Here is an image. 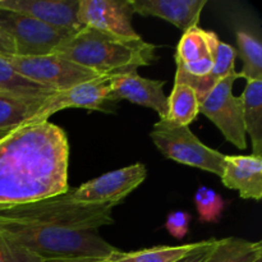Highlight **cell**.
Masks as SVG:
<instances>
[{"label":"cell","mask_w":262,"mask_h":262,"mask_svg":"<svg viewBox=\"0 0 262 262\" xmlns=\"http://www.w3.org/2000/svg\"><path fill=\"white\" fill-rule=\"evenodd\" d=\"M216 239H209L202 241V242H197L193 250L189 251L187 255L174 262H205L207 256L210 255L211 250L214 248Z\"/></svg>","instance_id":"83f0119b"},{"label":"cell","mask_w":262,"mask_h":262,"mask_svg":"<svg viewBox=\"0 0 262 262\" xmlns=\"http://www.w3.org/2000/svg\"><path fill=\"white\" fill-rule=\"evenodd\" d=\"M237 55L243 61L242 71L237 72L238 78L246 81H262V43L258 36L245 27L235 28Z\"/></svg>","instance_id":"ffe728a7"},{"label":"cell","mask_w":262,"mask_h":262,"mask_svg":"<svg viewBox=\"0 0 262 262\" xmlns=\"http://www.w3.org/2000/svg\"><path fill=\"white\" fill-rule=\"evenodd\" d=\"M110 94V77H100L92 81L76 84L64 91L54 92L51 96L43 100L36 114L28 120L27 124L46 122L55 113L71 107L109 112L107 106L113 104Z\"/></svg>","instance_id":"30bf717a"},{"label":"cell","mask_w":262,"mask_h":262,"mask_svg":"<svg viewBox=\"0 0 262 262\" xmlns=\"http://www.w3.org/2000/svg\"><path fill=\"white\" fill-rule=\"evenodd\" d=\"M132 9L145 17H158L187 31L199 26L207 0H129Z\"/></svg>","instance_id":"2e32d148"},{"label":"cell","mask_w":262,"mask_h":262,"mask_svg":"<svg viewBox=\"0 0 262 262\" xmlns=\"http://www.w3.org/2000/svg\"><path fill=\"white\" fill-rule=\"evenodd\" d=\"M0 230L10 241L41 260L61 257H109L119 251L96 230L54 229L7 219L0 215Z\"/></svg>","instance_id":"3957f363"},{"label":"cell","mask_w":262,"mask_h":262,"mask_svg":"<svg viewBox=\"0 0 262 262\" xmlns=\"http://www.w3.org/2000/svg\"><path fill=\"white\" fill-rule=\"evenodd\" d=\"M0 27L9 35L18 56L50 55L74 33L51 27L35 18L0 9Z\"/></svg>","instance_id":"ba28073f"},{"label":"cell","mask_w":262,"mask_h":262,"mask_svg":"<svg viewBox=\"0 0 262 262\" xmlns=\"http://www.w3.org/2000/svg\"><path fill=\"white\" fill-rule=\"evenodd\" d=\"M196 243L182 246H156L135 252L117 251L109 256V262H174L193 250Z\"/></svg>","instance_id":"cb8c5ba5"},{"label":"cell","mask_w":262,"mask_h":262,"mask_svg":"<svg viewBox=\"0 0 262 262\" xmlns=\"http://www.w3.org/2000/svg\"><path fill=\"white\" fill-rule=\"evenodd\" d=\"M222 182L245 200L262 197V158L256 155H225Z\"/></svg>","instance_id":"9a60e30c"},{"label":"cell","mask_w":262,"mask_h":262,"mask_svg":"<svg viewBox=\"0 0 262 262\" xmlns=\"http://www.w3.org/2000/svg\"><path fill=\"white\" fill-rule=\"evenodd\" d=\"M69 143L49 120L23 124L0 138V209L66 193Z\"/></svg>","instance_id":"6da1fadb"},{"label":"cell","mask_w":262,"mask_h":262,"mask_svg":"<svg viewBox=\"0 0 262 262\" xmlns=\"http://www.w3.org/2000/svg\"><path fill=\"white\" fill-rule=\"evenodd\" d=\"M262 257V243L238 237L216 239L205 262H253Z\"/></svg>","instance_id":"7402d4cb"},{"label":"cell","mask_w":262,"mask_h":262,"mask_svg":"<svg viewBox=\"0 0 262 262\" xmlns=\"http://www.w3.org/2000/svg\"><path fill=\"white\" fill-rule=\"evenodd\" d=\"M191 219L192 216L189 215V212L183 211V210L171 211L166 217L165 228L176 239H183L188 233Z\"/></svg>","instance_id":"4316f807"},{"label":"cell","mask_w":262,"mask_h":262,"mask_svg":"<svg viewBox=\"0 0 262 262\" xmlns=\"http://www.w3.org/2000/svg\"><path fill=\"white\" fill-rule=\"evenodd\" d=\"M219 41L216 33L199 26L184 31L177 46V69L194 78L206 77L214 68Z\"/></svg>","instance_id":"7c38bea8"},{"label":"cell","mask_w":262,"mask_h":262,"mask_svg":"<svg viewBox=\"0 0 262 262\" xmlns=\"http://www.w3.org/2000/svg\"><path fill=\"white\" fill-rule=\"evenodd\" d=\"M54 54L84 67L102 77L137 72L156 60V46L138 40H124L84 27L69 36Z\"/></svg>","instance_id":"7a4b0ae2"},{"label":"cell","mask_w":262,"mask_h":262,"mask_svg":"<svg viewBox=\"0 0 262 262\" xmlns=\"http://www.w3.org/2000/svg\"><path fill=\"white\" fill-rule=\"evenodd\" d=\"M165 81H156L141 77L137 72L117 74L110 77V99L128 100L140 106L150 107L159 114L160 119H165L168 114V96L164 92Z\"/></svg>","instance_id":"5bb4252c"},{"label":"cell","mask_w":262,"mask_h":262,"mask_svg":"<svg viewBox=\"0 0 262 262\" xmlns=\"http://www.w3.org/2000/svg\"><path fill=\"white\" fill-rule=\"evenodd\" d=\"M253 262H262V257H261V258H257V260L253 261Z\"/></svg>","instance_id":"1f68e13d"},{"label":"cell","mask_w":262,"mask_h":262,"mask_svg":"<svg viewBox=\"0 0 262 262\" xmlns=\"http://www.w3.org/2000/svg\"><path fill=\"white\" fill-rule=\"evenodd\" d=\"M43 100H23L0 96V132L12 130L27 124Z\"/></svg>","instance_id":"603a6c76"},{"label":"cell","mask_w":262,"mask_h":262,"mask_svg":"<svg viewBox=\"0 0 262 262\" xmlns=\"http://www.w3.org/2000/svg\"><path fill=\"white\" fill-rule=\"evenodd\" d=\"M194 204L199 217L204 223H216L224 211L225 202L216 191L200 187L194 194Z\"/></svg>","instance_id":"d4e9b609"},{"label":"cell","mask_w":262,"mask_h":262,"mask_svg":"<svg viewBox=\"0 0 262 262\" xmlns=\"http://www.w3.org/2000/svg\"><path fill=\"white\" fill-rule=\"evenodd\" d=\"M41 262H109V257H61L48 258Z\"/></svg>","instance_id":"f546056e"},{"label":"cell","mask_w":262,"mask_h":262,"mask_svg":"<svg viewBox=\"0 0 262 262\" xmlns=\"http://www.w3.org/2000/svg\"><path fill=\"white\" fill-rule=\"evenodd\" d=\"M42 260L23 250L0 230V262H41Z\"/></svg>","instance_id":"484cf974"},{"label":"cell","mask_w":262,"mask_h":262,"mask_svg":"<svg viewBox=\"0 0 262 262\" xmlns=\"http://www.w3.org/2000/svg\"><path fill=\"white\" fill-rule=\"evenodd\" d=\"M115 205L79 204L66 193L40 201L0 209V215L7 219L54 229L89 232L110 225Z\"/></svg>","instance_id":"277c9868"},{"label":"cell","mask_w":262,"mask_h":262,"mask_svg":"<svg viewBox=\"0 0 262 262\" xmlns=\"http://www.w3.org/2000/svg\"><path fill=\"white\" fill-rule=\"evenodd\" d=\"M235 59H237V50H235V48L223 42V41H219L216 53H215L214 68L206 77L194 78V77L188 76V74L177 69L176 82L186 83L191 86L196 91L200 102H201L205 99V96L214 89L215 84L219 83L230 72L235 71Z\"/></svg>","instance_id":"e0dca14e"},{"label":"cell","mask_w":262,"mask_h":262,"mask_svg":"<svg viewBox=\"0 0 262 262\" xmlns=\"http://www.w3.org/2000/svg\"><path fill=\"white\" fill-rule=\"evenodd\" d=\"M150 138L165 158L222 177L225 155L205 145L189 127L159 119L150 132Z\"/></svg>","instance_id":"5b68a950"},{"label":"cell","mask_w":262,"mask_h":262,"mask_svg":"<svg viewBox=\"0 0 262 262\" xmlns=\"http://www.w3.org/2000/svg\"><path fill=\"white\" fill-rule=\"evenodd\" d=\"M2 58L26 79L54 92L102 77L56 54L43 56L2 55Z\"/></svg>","instance_id":"8992f818"},{"label":"cell","mask_w":262,"mask_h":262,"mask_svg":"<svg viewBox=\"0 0 262 262\" xmlns=\"http://www.w3.org/2000/svg\"><path fill=\"white\" fill-rule=\"evenodd\" d=\"M238 79L235 71L214 86L200 102V113L211 120L225 140L239 150L247 148V135L243 123L242 96L233 94V86Z\"/></svg>","instance_id":"52a82bcc"},{"label":"cell","mask_w":262,"mask_h":262,"mask_svg":"<svg viewBox=\"0 0 262 262\" xmlns=\"http://www.w3.org/2000/svg\"><path fill=\"white\" fill-rule=\"evenodd\" d=\"M243 123L252 141V155L262 158V81H248L243 91Z\"/></svg>","instance_id":"ac0fdd59"},{"label":"cell","mask_w":262,"mask_h":262,"mask_svg":"<svg viewBox=\"0 0 262 262\" xmlns=\"http://www.w3.org/2000/svg\"><path fill=\"white\" fill-rule=\"evenodd\" d=\"M54 91L33 83L17 73L14 68L0 56V96L23 100H45Z\"/></svg>","instance_id":"d6986e66"},{"label":"cell","mask_w":262,"mask_h":262,"mask_svg":"<svg viewBox=\"0 0 262 262\" xmlns=\"http://www.w3.org/2000/svg\"><path fill=\"white\" fill-rule=\"evenodd\" d=\"M12 130H13V129H12ZM9 132H10V130H5V132H0V138H3L5 135H8V133H9Z\"/></svg>","instance_id":"4dcf8cb0"},{"label":"cell","mask_w":262,"mask_h":262,"mask_svg":"<svg viewBox=\"0 0 262 262\" xmlns=\"http://www.w3.org/2000/svg\"><path fill=\"white\" fill-rule=\"evenodd\" d=\"M133 14L129 0H79L77 19L83 27L118 38L138 40L141 36L133 28Z\"/></svg>","instance_id":"8fae6325"},{"label":"cell","mask_w":262,"mask_h":262,"mask_svg":"<svg viewBox=\"0 0 262 262\" xmlns=\"http://www.w3.org/2000/svg\"><path fill=\"white\" fill-rule=\"evenodd\" d=\"M15 49L12 38L7 32L0 27V56L2 55H14Z\"/></svg>","instance_id":"f1b7e54d"},{"label":"cell","mask_w":262,"mask_h":262,"mask_svg":"<svg viewBox=\"0 0 262 262\" xmlns=\"http://www.w3.org/2000/svg\"><path fill=\"white\" fill-rule=\"evenodd\" d=\"M78 5L79 0H0V9L35 18L72 33L84 28L77 19Z\"/></svg>","instance_id":"4fadbf2b"},{"label":"cell","mask_w":262,"mask_h":262,"mask_svg":"<svg viewBox=\"0 0 262 262\" xmlns=\"http://www.w3.org/2000/svg\"><path fill=\"white\" fill-rule=\"evenodd\" d=\"M146 177V166L141 163H136L102 174L77 188H69L68 196L79 204L118 205L138 188Z\"/></svg>","instance_id":"9c48e42d"},{"label":"cell","mask_w":262,"mask_h":262,"mask_svg":"<svg viewBox=\"0 0 262 262\" xmlns=\"http://www.w3.org/2000/svg\"><path fill=\"white\" fill-rule=\"evenodd\" d=\"M199 114L200 100L196 91L188 84L176 82L168 97V114L165 119L189 127Z\"/></svg>","instance_id":"44dd1931"}]
</instances>
